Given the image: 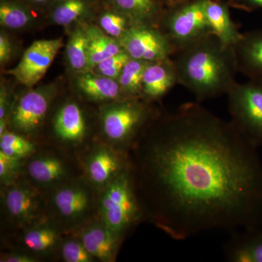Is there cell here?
<instances>
[{
    "label": "cell",
    "mask_w": 262,
    "mask_h": 262,
    "mask_svg": "<svg viewBox=\"0 0 262 262\" xmlns=\"http://www.w3.org/2000/svg\"><path fill=\"white\" fill-rule=\"evenodd\" d=\"M257 148L201 103L160 110L129 151L146 221L173 239L262 225Z\"/></svg>",
    "instance_id": "1"
},
{
    "label": "cell",
    "mask_w": 262,
    "mask_h": 262,
    "mask_svg": "<svg viewBox=\"0 0 262 262\" xmlns=\"http://www.w3.org/2000/svg\"><path fill=\"white\" fill-rule=\"evenodd\" d=\"M172 58L178 84L192 93L196 102L227 95L237 83L233 47L225 46L213 34L176 52Z\"/></svg>",
    "instance_id": "2"
},
{
    "label": "cell",
    "mask_w": 262,
    "mask_h": 262,
    "mask_svg": "<svg viewBox=\"0 0 262 262\" xmlns=\"http://www.w3.org/2000/svg\"><path fill=\"white\" fill-rule=\"evenodd\" d=\"M141 98L101 105L98 112L97 139L129 153L142 131L160 111Z\"/></svg>",
    "instance_id": "3"
},
{
    "label": "cell",
    "mask_w": 262,
    "mask_h": 262,
    "mask_svg": "<svg viewBox=\"0 0 262 262\" xmlns=\"http://www.w3.org/2000/svg\"><path fill=\"white\" fill-rule=\"evenodd\" d=\"M97 217L123 239L146 221L130 165L97 193Z\"/></svg>",
    "instance_id": "4"
},
{
    "label": "cell",
    "mask_w": 262,
    "mask_h": 262,
    "mask_svg": "<svg viewBox=\"0 0 262 262\" xmlns=\"http://www.w3.org/2000/svg\"><path fill=\"white\" fill-rule=\"evenodd\" d=\"M48 218L63 233H73L97 217V193L84 176L45 193Z\"/></svg>",
    "instance_id": "5"
},
{
    "label": "cell",
    "mask_w": 262,
    "mask_h": 262,
    "mask_svg": "<svg viewBox=\"0 0 262 262\" xmlns=\"http://www.w3.org/2000/svg\"><path fill=\"white\" fill-rule=\"evenodd\" d=\"M79 98H65L53 106L50 115V137L54 146L77 158L96 139L92 136L94 117Z\"/></svg>",
    "instance_id": "6"
},
{
    "label": "cell",
    "mask_w": 262,
    "mask_h": 262,
    "mask_svg": "<svg viewBox=\"0 0 262 262\" xmlns=\"http://www.w3.org/2000/svg\"><path fill=\"white\" fill-rule=\"evenodd\" d=\"M59 82H52L27 89L17 94L8 119V130L37 141L60 94Z\"/></svg>",
    "instance_id": "7"
},
{
    "label": "cell",
    "mask_w": 262,
    "mask_h": 262,
    "mask_svg": "<svg viewBox=\"0 0 262 262\" xmlns=\"http://www.w3.org/2000/svg\"><path fill=\"white\" fill-rule=\"evenodd\" d=\"M83 176L80 160L56 146H39L25 160L23 177L33 187L45 193Z\"/></svg>",
    "instance_id": "8"
},
{
    "label": "cell",
    "mask_w": 262,
    "mask_h": 262,
    "mask_svg": "<svg viewBox=\"0 0 262 262\" xmlns=\"http://www.w3.org/2000/svg\"><path fill=\"white\" fill-rule=\"evenodd\" d=\"M205 3L206 0H185L165 7L159 29L168 38L175 53L212 34Z\"/></svg>",
    "instance_id": "9"
},
{
    "label": "cell",
    "mask_w": 262,
    "mask_h": 262,
    "mask_svg": "<svg viewBox=\"0 0 262 262\" xmlns=\"http://www.w3.org/2000/svg\"><path fill=\"white\" fill-rule=\"evenodd\" d=\"M1 211L13 232L48 219L44 194L23 178L1 187Z\"/></svg>",
    "instance_id": "10"
},
{
    "label": "cell",
    "mask_w": 262,
    "mask_h": 262,
    "mask_svg": "<svg viewBox=\"0 0 262 262\" xmlns=\"http://www.w3.org/2000/svg\"><path fill=\"white\" fill-rule=\"evenodd\" d=\"M232 122L249 144L262 146V83H236L228 94Z\"/></svg>",
    "instance_id": "11"
},
{
    "label": "cell",
    "mask_w": 262,
    "mask_h": 262,
    "mask_svg": "<svg viewBox=\"0 0 262 262\" xmlns=\"http://www.w3.org/2000/svg\"><path fill=\"white\" fill-rule=\"evenodd\" d=\"M78 158L84 177L96 193L130 165L129 153L117 150L97 138Z\"/></svg>",
    "instance_id": "12"
},
{
    "label": "cell",
    "mask_w": 262,
    "mask_h": 262,
    "mask_svg": "<svg viewBox=\"0 0 262 262\" xmlns=\"http://www.w3.org/2000/svg\"><path fill=\"white\" fill-rule=\"evenodd\" d=\"M63 47V38L34 41L23 53L16 67L5 71L15 82L32 89L47 73L60 49Z\"/></svg>",
    "instance_id": "13"
},
{
    "label": "cell",
    "mask_w": 262,
    "mask_h": 262,
    "mask_svg": "<svg viewBox=\"0 0 262 262\" xmlns=\"http://www.w3.org/2000/svg\"><path fill=\"white\" fill-rule=\"evenodd\" d=\"M120 42L131 58L149 63L172 57L175 53L168 38L157 27L134 26Z\"/></svg>",
    "instance_id": "14"
},
{
    "label": "cell",
    "mask_w": 262,
    "mask_h": 262,
    "mask_svg": "<svg viewBox=\"0 0 262 262\" xmlns=\"http://www.w3.org/2000/svg\"><path fill=\"white\" fill-rule=\"evenodd\" d=\"M11 249L18 250L38 259L52 257L58 253L65 234L49 219L39 223L15 231Z\"/></svg>",
    "instance_id": "15"
},
{
    "label": "cell",
    "mask_w": 262,
    "mask_h": 262,
    "mask_svg": "<svg viewBox=\"0 0 262 262\" xmlns=\"http://www.w3.org/2000/svg\"><path fill=\"white\" fill-rule=\"evenodd\" d=\"M69 234L80 239L96 261H115L123 241L98 217Z\"/></svg>",
    "instance_id": "16"
},
{
    "label": "cell",
    "mask_w": 262,
    "mask_h": 262,
    "mask_svg": "<svg viewBox=\"0 0 262 262\" xmlns=\"http://www.w3.org/2000/svg\"><path fill=\"white\" fill-rule=\"evenodd\" d=\"M76 94L82 101L105 103L126 99L117 80L89 70L72 75Z\"/></svg>",
    "instance_id": "17"
},
{
    "label": "cell",
    "mask_w": 262,
    "mask_h": 262,
    "mask_svg": "<svg viewBox=\"0 0 262 262\" xmlns=\"http://www.w3.org/2000/svg\"><path fill=\"white\" fill-rule=\"evenodd\" d=\"M177 84V69L172 57L150 62L143 75L141 98L150 103L158 102Z\"/></svg>",
    "instance_id": "18"
},
{
    "label": "cell",
    "mask_w": 262,
    "mask_h": 262,
    "mask_svg": "<svg viewBox=\"0 0 262 262\" xmlns=\"http://www.w3.org/2000/svg\"><path fill=\"white\" fill-rule=\"evenodd\" d=\"M46 14L24 0H0V26L9 32L34 30L46 23Z\"/></svg>",
    "instance_id": "19"
},
{
    "label": "cell",
    "mask_w": 262,
    "mask_h": 262,
    "mask_svg": "<svg viewBox=\"0 0 262 262\" xmlns=\"http://www.w3.org/2000/svg\"><path fill=\"white\" fill-rule=\"evenodd\" d=\"M101 0H56L46 15L48 25L66 29L82 22L93 21Z\"/></svg>",
    "instance_id": "20"
},
{
    "label": "cell",
    "mask_w": 262,
    "mask_h": 262,
    "mask_svg": "<svg viewBox=\"0 0 262 262\" xmlns=\"http://www.w3.org/2000/svg\"><path fill=\"white\" fill-rule=\"evenodd\" d=\"M233 50L238 72L262 83V29L243 34Z\"/></svg>",
    "instance_id": "21"
},
{
    "label": "cell",
    "mask_w": 262,
    "mask_h": 262,
    "mask_svg": "<svg viewBox=\"0 0 262 262\" xmlns=\"http://www.w3.org/2000/svg\"><path fill=\"white\" fill-rule=\"evenodd\" d=\"M227 2L224 0H206L205 10L211 34L215 36L222 44L233 47L243 37L232 17Z\"/></svg>",
    "instance_id": "22"
},
{
    "label": "cell",
    "mask_w": 262,
    "mask_h": 262,
    "mask_svg": "<svg viewBox=\"0 0 262 262\" xmlns=\"http://www.w3.org/2000/svg\"><path fill=\"white\" fill-rule=\"evenodd\" d=\"M234 231L225 245V254L232 262H262V229Z\"/></svg>",
    "instance_id": "23"
},
{
    "label": "cell",
    "mask_w": 262,
    "mask_h": 262,
    "mask_svg": "<svg viewBox=\"0 0 262 262\" xmlns=\"http://www.w3.org/2000/svg\"><path fill=\"white\" fill-rule=\"evenodd\" d=\"M126 15L135 26L159 28L165 6L158 0H101Z\"/></svg>",
    "instance_id": "24"
},
{
    "label": "cell",
    "mask_w": 262,
    "mask_h": 262,
    "mask_svg": "<svg viewBox=\"0 0 262 262\" xmlns=\"http://www.w3.org/2000/svg\"><path fill=\"white\" fill-rule=\"evenodd\" d=\"M65 62L71 75L89 70V39L82 23L67 28Z\"/></svg>",
    "instance_id": "25"
},
{
    "label": "cell",
    "mask_w": 262,
    "mask_h": 262,
    "mask_svg": "<svg viewBox=\"0 0 262 262\" xmlns=\"http://www.w3.org/2000/svg\"><path fill=\"white\" fill-rule=\"evenodd\" d=\"M82 24L89 39V70L99 62L124 51L119 41L105 34L94 22Z\"/></svg>",
    "instance_id": "26"
},
{
    "label": "cell",
    "mask_w": 262,
    "mask_h": 262,
    "mask_svg": "<svg viewBox=\"0 0 262 262\" xmlns=\"http://www.w3.org/2000/svg\"><path fill=\"white\" fill-rule=\"evenodd\" d=\"M93 22L108 37L120 42L134 24L126 15L101 0Z\"/></svg>",
    "instance_id": "27"
},
{
    "label": "cell",
    "mask_w": 262,
    "mask_h": 262,
    "mask_svg": "<svg viewBox=\"0 0 262 262\" xmlns=\"http://www.w3.org/2000/svg\"><path fill=\"white\" fill-rule=\"evenodd\" d=\"M149 62L130 58L117 79L122 94L126 99L141 98L142 79Z\"/></svg>",
    "instance_id": "28"
},
{
    "label": "cell",
    "mask_w": 262,
    "mask_h": 262,
    "mask_svg": "<svg viewBox=\"0 0 262 262\" xmlns=\"http://www.w3.org/2000/svg\"><path fill=\"white\" fill-rule=\"evenodd\" d=\"M39 147L37 141L15 131L8 130L0 136V151L8 156L26 160Z\"/></svg>",
    "instance_id": "29"
},
{
    "label": "cell",
    "mask_w": 262,
    "mask_h": 262,
    "mask_svg": "<svg viewBox=\"0 0 262 262\" xmlns=\"http://www.w3.org/2000/svg\"><path fill=\"white\" fill-rule=\"evenodd\" d=\"M57 254L65 262L96 261L80 239L72 234H65Z\"/></svg>",
    "instance_id": "30"
},
{
    "label": "cell",
    "mask_w": 262,
    "mask_h": 262,
    "mask_svg": "<svg viewBox=\"0 0 262 262\" xmlns=\"http://www.w3.org/2000/svg\"><path fill=\"white\" fill-rule=\"evenodd\" d=\"M16 96L14 85L9 81L2 78L0 84V136L8 130V119Z\"/></svg>",
    "instance_id": "31"
},
{
    "label": "cell",
    "mask_w": 262,
    "mask_h": 262,
    "mask_svg": "<svg viewBox=\"0 0 262 262\" xmlns=\"http://www.w3.org/2000/svg\"><path fill=\"white\" fill-rule=\"evenodd\" d=\"M25 160L8 156L0 151V184L1 187L9 185L23 177Z\"/></svg>",
    "instance_id": "32"
},
{
    "label": "cell",
    "mask_w": 262,
    "mask_h": 262,
    "mask_svg": "<svg viewBox=\"0 0 262 262\" xmlns=\"http://www.w3.org/2000/svg\"><path fill=\"white\" fill-rule=\"evenodd\" d=\"M130 58L126 52L122 51L118 54L99 62L91 71L98 75L117 81L124 66L126 64Z\"/></svg>",
    "instance_id": "33"
},
{
    "label": "cell",
    "mask_w": 262,
    "mask_h": 262,
    "mask_svg": "<svg viewBox=\"0 0 262 262\" xmlns=\"http://www.w3.org/2000/svg\"><path fill=\"white\" fill-rule=\"evenodd\" d=\"M20 47L19 42L11 37L10 32L1 29L0 32V66L4 67L18 56Z\"/></svg>",
    "instance_id": "34"
},
{
    "label": "cell",
    "mask_w": 262,
    "mask_h": 262,
    "mask_svg": "<svg viewBox=\"0 0 262 262\" xmlns=\"http://www.w3.org/2000/svg\"><path fill=\"white\" fill-rule=\"evenodd\" d=\"M39 260L35 256L24 251L12 249L10 252L3 253L0 258L1 262H37Z\"/></svg>",
    "instance_id": "35"
},
{
    "label": "cell",
    "mask_w": 262,
    "mask_h": 262,
    "mask_svg": "<svg viewBox=\"0 0 262 262\" xmlns=\"http://www.w3.org/2000/svg\"><path fill=\"white\" fill-rule=\"evenodd\" d=\"M227 3L230 8L248 13L262 9V0H228Z\"/></svg>",
    "instance_id": "36"
},
{
    "label": "cell",
    "mask_w": 262,
    "mask_h": 262,
    "mask_svg": "<svg viewBox=\"0 0 262 262\" xmlns=\"http://www.w3.org/2000/svg\"><path fill=\"white\" fill-rule=\"evenodd\" d=\"M29 5H32L34 8L42 10L47 14L48 10L54 4L56 0H24Z\"/></svg>",
    "instance_id": "37"
},
{
    "label": "cell",
    "mask_w": 262,
    "mask_h": 262,
    "mask_svg": "<svg viewBox=\"0 0 262 262\" xmlns=\"http://www.w3.org/2000/svg\"><path fill=\"white\" fill-rule=\"evenodd\" d=\"M158 1L161 2V3H163V4L165 5V7H167L178 4V3L185 1V0H158Z\"/></svg>",
    "instance_id": "38"
}]
</instances>
